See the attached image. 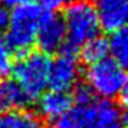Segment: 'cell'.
I'll list each match as a JSON object with an SVG mask.
<instances>
[{
    "label": "cell",
    "instance_id": "obj_14",
    "mask_svg": "<svg viewBox=\"0 0 128 128\" xmlns=\"http://www.w3.org/2000/svg\"><path fill=\"white\" fill-rule=\"evenodd\" d=\"M13 68V52L9 49L6 40L0 35V78H4L12 72Z\"/></svg>",
    "mask_w": 128,
    "mask_h": 128
},
{
    "label": "cell",
    "instance_id": "obj_4",
    "mask_svg": "<svg viewBox=\"0 0 128 128\" xmlns=\"http://www.w3.org/2000/svg\"><path fill=\"white\" fill-rule=\"evenodd\" d=\"M49 69L50 59L46 53L26 52L13 65V79L23 89L29 101H35L48 88Z\"/></svg>",
    "mask_w": 128,
    "mask_h": 128
},
{
    "label": "cell",
    "instance_id": "obj_16",
    "mask_svg": "<svg viewBox=\"0 0 128 128\" xmlns=\"http://www.w3.org/2000/svg\"><path fill=\"white\" fill-rule=\"evenodd\" d=\"M38 2L43 9H46L48 12H56V10L65 9L72 0H38Z\"/></svg>",
    "mask_w": 128,
    "mask_h": 128
},
{
    "label": "cell",
    "instance_id": "obj_6",
    "mask_svg": "<svg viewBox=\"0 0 128 128\" xmlns=\"http://www.w3.org/2000/svg\"><path fill=\"white\" fill-rule=\"evenodd\" d=\"M79 65L75 58V53L64 50L53 62H50L49 69V82L52 89L68 92L76 85L79 79Z\"/></svg>",
    "mask_w": 128,
    "mask_h": 128
},
{
    "label": "cell",
    "instance_id": "obj_17",
    "mask_svg": "<svg viewBox=\"0 0 128 128\" xmlns=\"http://www.w3.org/2000/svg\"><path fill=\"white\" fill-rule=\"evenodd\" d=\"M9 19H10V12L7 10V7L0 6V32L6 30L7 24H9Z\"/></svg>",
    "mask_w": 128,
    "mask_h": 128
},
{
    "label": "cell",
    "instance_id": "obj_18",
    "mask_svg": "<svg viewBox=\"0 0 128 128\" xmlns=\"http://www.w3.org/2000/svg\"><path fill=\"white\" fill-rule=\"evenodd\" d=\"M32 0H0L2 6L7 7V9H14V7L23 6V4H28Z\"/></svg>",
    "mask_w": 128,
    "mask_h": 128
},
{
    "label": "cell",
    "instance_id": "obj_3",
    "mask_svg": "<svg viewBox=\"0 0 128 128\" xmlns=\"http://www.w3.org/2000/svg\"><path fill=\"white\" fill-rule=\"evenodd\" d=\"M42 16V9L32 3L13 9L4 39L12 52L23 55L35 45Z\"/></svg>",
    "mask_w": 128,
    "mask_h": 128
},
{
    "label": "cell",
    "instance_id": "obj_12",
    "mask_svg": "<svg viewBox=\"0 0 128 128\" xmlns=\"http://www.w3.org/2000/svg\"><path fill=\"white\" fill-rule=\"evenodd\" d=\"M81 56L86 64H96L99 60H104L110 56V48L108 40L104 38H94L89 42H86L81 50Z\"/></svg>",
    "mask_w": 128,
    "mask_h": 128
},
{
    "label": "cell",
    "instance_id": "obj_2",
    "mask_svg": "<svg viewBox=\"0 0 128 128\" xmlns=\"http://www.w3.org/2000/svg\"><path fill=\"white\" fill-rule=\"evenodd\" d=\"M64 24L66 43L60 50L75 53L86 42L96 38L101 30L96 10L89 0H72L65 9Z\"/></svg>",
    "mask_w": 128,
    "mask_h": 128
},
{
    "label": "cell",
    "instance_id": "obj_15",
    "mask_svg": "<svg viewBox=\"0 0 128 128\" xmlns=\"http://www.w3.org/2000/svg\"><path fill=\"white\" fill-rule=\"evenodd\" d=\"M72 99L76 104H88L94 101V92L89 89L88 85H79L75 89V95L72 96Z\"/></svg>",
    "mask_w": 128,
    "mask_h": 128
},
{
    "label": "cell",
    "instance_id": "obj_8",
    "mask_svg": "<svg viewBox=\"0 0 128 128\" xmlns=\"http://www.w3.org/2000/svg\"><path fill=\"white\" fill-rule=\"evenodd\" d=\"M94 6L101 29L114 33L125 28L128 20V0H96Z\"/></svg>",
    "mask_w": 128,
    "mask_h": 128
},
{
    "label": "cell",
    "instance_id": "obj_10",
    "mask_svg": "<svg viewBox=\"0 0 128 128\" xmlns=\"http://www.w3.org/2000/svg\"><path fill=\"white\" fill-rule=\"evenodd\" d=\"M30 101L14 79H0V111L22 110Z\"/></svg>",
    "mask_w": 128,
    "mask_h": 128
},
{
    "label": "cell",
    "instance_id": "obj_13",
    "mask_svg": "<svg viewBox=\"0 0 128 128\" xmlns=\"http://www.w3.org/2000/svg\"><path fill=\"white\" fill-rule=\"evenodd\" d=\"M108 48L114 60L121 66H125L128 62V33L125 28L112 33L111 39L108 40Z\"/></svg>",
    "mask_w": 128,
    "mask_h": 128
},
{
    "label": "cell",
    "instance_id": "obj_1",
    "mask_svg": "<svg viewBox=\"0 0 128 128\" xmlns=\"http://www.w3.org/2000/svg\"><path fill=\"white\" fill-rule=\"evenodd\" d=\"M127 118L121 105L110 99L91 101L70 106L53 128H125Z\"/></svg>",
    "mask_w": 128,
    "mask_h": 128
},
{
    "label": "cell",
    "instance_id": "obj_11",
    "mask_svg": "<svg viewBox=\"0 0 128 128\" xmlns=\"http://www.w3.org/2000/svg\"><path fill=\"white\" fill-rule=\"evenodd\" d=\"M0 128H45V125L33 112L13 110L0 114Z\"/></svg>",
    "mask_w": 128,
    "mask_h": 128
},
{
    "label": "cell",
    "instance_id": "obj_5",
    "mask_svg": "<svg viewBox=\"0 0 128 128\" xmlns=\"http://www.w3.org/2000/svg\"><path fill=\"white\" fill-rule=\"evenodd\" d=\"M85 79L94 95L102 99H116L124 96L127 88V74L124 66L114 59H104L96 64H91L85 72Z\"/></svg>",
    "mask_w": 128,
    "mask_h": 128
},
{
    "label": "cell",
    "instance_id": "obj_7",
    "mask_svg": "<svg viewBox=\"0 0 128 128\" xmlns=\"http://www.w3.org/2000/svg\"><path fill=\"white\" fill-rule=\"evenodd\" d=\"M35 43H38L40 50L46 55L59 52L66 43V30L62 18L53 13L43 14Z\"/></svg>",
    "mask_w": 128,
    "mask_h": 128
},
{
    "label": "cell",
    "instance_id": "obj_9",
    "mask_svg": "<svg viewBox=\"0 0 128 128\" xmlns=\"http://www.w3.org/2000/svg\"><path fill=\"white\" fill-rule=\"evenodd\" d=\"M38 101V108L39 112L43 118H46L48 121H56L64 115L66 111L70 110L74 99L68 92L64 91H48L43 92L39 96Z\"/></svg>",
    "mask_w": 128,
    "mask_h": 128
}]
</instances>
